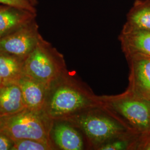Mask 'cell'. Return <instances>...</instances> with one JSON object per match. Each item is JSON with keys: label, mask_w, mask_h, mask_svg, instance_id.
<instances>
[{"label": "cell", "mask_w": 150, "mask_h": 150, "mask_svg": "<svg viewBox=\"0 0 150 150\" xmlns=\"http://www.w3.org/2000/svg\"><path fill=\"white\" fill-rule=\"evenodd\" d=\"M54 120L42 111L28 108L0 118V131L13 141L35 139L51 143L50 132Z\"/></svg>", "instance_id": "1"}, {"label": "cell", "mask_w": 150, "mask_h": 150, "mask_svg": "<svg viewBox=\"0 0 150 150\" xmlns=\"http://www.w3.org/2000/svg\"><path fill=\"white\" fill-rule=\"evenodd\" d=\"M88 103L87 98L70 83L64 73L48 87L43 111L52 120H64Z\"/></svg>", "instance_id": "2"}, {"label": "cell", "mask_w": 150, "mask_h": 150, "mask_svg": "<svg viewBox=\"0 0 150 150\" xmlns=\"http://www.w3.org/2000/svg\"><path fill=\"white\" fill-rule=\"evenodd\" d=\"M25 71L48 87L65 73L63 56L42 38L25 59Z\"/></svg>", "instance_id": "3"}, {"label": "cell", "mask_w": 150, "mask_h": 150, "mask_svg": "<svg viewBox=\"0 0 150 150\" xmlns=\"http://www.w3.org/2000/svg\"><path fill=\"white\" fill-rule=\"evenodd\" d=\"M42 38L36 20L0 38V51L26 59Z\"/></svg>", "instance_id": "4"}, {"label": "cell", "mask_w": 150, "mask_h": 150, "mask_svg": "<svg viewBox=\"0 0 150 150\" xmlns=\"http://www.w3.org/2000/svg\"><path fill=\"white\" fill-rule=\"evenodd\" d=\"M113 106L136 128L149 131L150 101L145 98H129L113 102Z\"/></svg>", "instance_id": "5"}, {"label": "cell", "mask_w": 150, "mask_h": 150, "mask_svg": "<svg viewBox=\"0 0 150 150\" xmlns=\"http://www.w3.org/2000/svg\"><path fill=\"white\" fill-rule=\"evenodd\" d=\"M78 122L88 138L96 142H103L113 138L123 130L118 123L102 116H85Z\"/></svg>", "instance_id": "6"}, {"label": "cell", "mask_w": 150, "mask_h": 150, "mask_svg": "<svg viewBox=\"0 0 150 150\" xmlns=\"http://www.w3.org/2000/svg\"><path fill=\"white\" fill-rule=\"evenodd\" d=\"M36 13L13 6L0 4V38L36 20Z\"/></svg>", "instance_id": "7"}, {"label": "cell", "mask_w": 150, "mask_h": 150, "mask_svg": "<svg viewBox=\"0 0 150 150\" xmlns=\"http://www.w3.org/2000/svg\"><path fill=\"white\" fill-rule=\"evenodd\" d=\"M17 83L21 90L26 108L35 111L43 110L48 87L26 73Z\"/></svg>", "instance_id": "8"}, {"label": "cell", "mask_w": 150, "mask_h": 150, "mask_svg": "<svg viewBox=\"0 0 150 150\" xmlns=\"http://www.w3.org/2000/svg\"><path fill=\"white\" fill-rule=\"evenodd\" d=\"M132 62V77L134 91L137 96L150 97V57L139 54L129 55Z\"/></svg>", "instance_id": "9"}, {"label": "cell", "mask_w": 150, "mask_h": 150, "mask_svg": "<svg viewBox=\"0 0 150 150\" xmlns=\"http://www.w3.org/2000/svg\"><path fill=\"white\" fill-rule=\"evenodd\" d=\"M50 139L61 150H80L83 147L80 133L64 120H54Z\"/></svg>", "instance_id": "10"}, {"label": "cell", "mask_w": 150, "mask_h": 150, "mask_svg": "<svg viewBox=\"0 0 150 150\" xmlns=\"http://www.w3.org/2000/svg\"><path fill=\"white\" fill-rule=\"evenodd\" d=\"M26 108L17 83L0 85V118L16 114Z\"/></svg>", "instance_id": "11"}, {"label": "cell", "mask_w": 150, "mask_h": 150, "mask_svg": "<svg viewBox=\"0 0 150 150\" xmlns=\"http://www.w3.org/2000/svg\"><path fill=\"white\" fill-rule=\"evenodd\" d=\"M120 38L127 55L139 54L150 57V30L123 28Z\"/></svg>", "instance_id": "12"}, {"label": "cell", "mask_w": 150, "mask_h": 150, "mask_svg": "<svg viewBox=\"0 0 150 150\" xmlns=\"http://www.w3.org/2000/svg\"><path fill=\"white\" fill-rule=\"evenodd\" d=\"M25 59L0 51V83H17L25 71Z\"/></svg>", "instance_id": "13"}, {"label": "cell", "mask_w": 150, "mask_h": 150, "mask_svg": "<svg viewBox=\"0 0 150 150\" xmlns=\"http://www.w3.org/2000/svg\"><path fill=\"white\" fill-rule=\"evenodd\" d=\"M123 28L150 30V0H136Z\"/></svg>", "instance_id": "14"}, {"label": "cell", "mask_w": 150, "mask_h": 150, "mask_svg": "<svg viewBox=\"0 0 150 150\" xmlns=\"http://www.w3.org/2000/svg\"><path fill=\"white\" fill-rule=\"evenodd\" d=\"M51 143L35 139H22L14 141L12 150H52Z\"/></svg>", "instance_id": "15"}, {"label": "cell", "mask_w": 150, "mask_h": 150, "mask_svg": "<svg viewBox=\"0 0 150 150\" xmlns=\"http://www.w3.org/2000/svg\"><path fill=\"white\" fill-rule=\"evenodd\" d=\"M0 4L13 6L36 13L35 6L32 5L29 0H0Z\"/></svg>", "instance_id": "16"}, {"label": "cell", "mask_w": 150, "mask_h": 150, "mask_svg": "<svg viewBox=\"0 0 150 150\" xmlns=\"http://www.w3.org/2000/svg\"><path fill=\"white\" fill-rule=\"evenodd\" d=\"M14 141L4 132L0 131V150H12Z\"/></svg>", "instance_id": "17"}, {"label": "cell", "mask_w": 150, "mask_h": 150, "mask_svg": "<svg viewBox=\"0 0 150 150\" xmlns=\"http://www.w3.org/2000/svg\"><path fill=\"white\" fill-rule=\"evenodd\" d=\"M128 142L123 141H118L113 142L102 146L100 149L102 150H122L127 149Z\"/></svg>", "instance_id": "18"}, {"label": "cell", "mask_w": 150, "mask_h": 150, "mask_svg": "<svg viewBox=\"0 0 150 150\" xmlns=\"http://www.w3.org/2000/svg\"><path fill=\"white\" fill-rule=\"evenodd\" d=\"M29 1L31 2V4H32V5L34 6H36L38 5V0H29Z\"/></svg>", "instance_id": "19"}, {"label": "cell", "mask_w": 150, "mask_h": 150, "mask_svg": "<svg viewBox=\"0 0 150 150\" xmlns=\"http://www.w3.org/2000/svg\"><path fill=\"white\" fill-rule=\"evenodd\" d=\"M145 149L146 150H150V141L149 142H147L145 147Z\"/></svg>", "instance_id": "20"}, {"label": "cell", "mask_w": 150, "mask_h": 150, "mask_svg": "<svg viewBox=\"0 0 150 150\" xmlns=\"http://www.w3.org/2000/svg\"><path fill=\"white\" fill-rule=\"evenodd\" d=\"M149 131H150V129H149Z\"/></svg>", "instance_id": "21"}, {"label": "cell", "mask_w": 150, "mask_h": 150, "mask_svg": "<svg viewBox=\"0 0 150 150\" xmlns=\"http://www.w3.org/2000/svg\"><path fill=\"white\" fill-rule=\"evenodd\" d=\"M149 101H150V98H149Z\"/></svg>", "instance_id": "22"}, {"label": "cell", "mask_w": 150, "mask_h": 150, "mask_svg": "<svg viewBox=\"0 0 150 150\" xmlns=\"http://www.w3.org/2000/svg\"><path fill=\"white\" fill-rule=\"evenodd\" d=\"M0 85H1V83H0Z\"/></svg>", "instance_id": "23"}]
</instances>
